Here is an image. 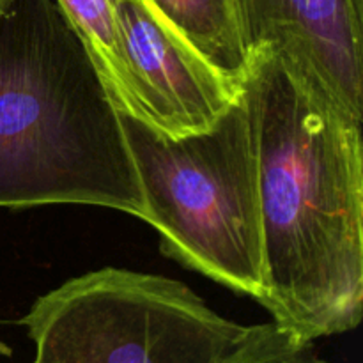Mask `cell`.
Masks as SVG:
<instances>
[{
	"instance_id": "1",
	"label": "cell",
	"mask_w": 363,
	"mask_h": 363,
	"mask_svg": "<svg viewBox=\"0 0 363 363\" xmlns=\"http://www.w3.org/2000/svg\"><path fill=\"white\" fill-rule=\"evenodd\" d=\"M243 98L257 152V303L301 344L351 332L363 315L362 121L272 48L252 53Z\"/></svg>"
},
{
	"instance_id": "2",
	"label": "cell",
	"mask_w": 363,
	"mask_h": 363,
	"mask_svg": "<svg viewBox=\"0 0 363 363\" xmlns=\"http://www.w3.org/2000/svg\"><path fill=\"white\" fill-rule=\"evenodd\" d=\"M85 204L145 218L137 170L87 46L57 0L0 14V208Z\"/></svg>"
},
{
	"instance_id": "3",
	"label": "cell",
	"mask_w": 363,
	"mask_h": 363,
	"mask_svg": "<svg viewBox=\"0 0 363 363\" xmlns=\"http://www.w3.org/2000/svg\"><path fill=\"white\" fill-rule=\"evenodd\" d=\"M160 248L243 296L262 291V234L254 126L243 94L211 128L170 137L119 110Z\"/></svg>"
},
{
	"instance_id": "4",
	"label": "cell",
	"mask_w": 363,
	"mask_h": 363,
	"mask_svg": "<svg viewBox=\"0 0 363 363\" xmlns=\"http://www.w3.org/2000/svg\"><path fill=\"white\" fill-rule=\"evenodd\" d=\"M21 325L32 363H220L247 330L183 282L121 268L67 280Z\"/></svg>"
},
{
	"instance_id": "5",
	"label": "cell",
	"mask_w": 363,
	"mask_h": 363,
	"mask_svg": "<svg viewBox=\"0 0 363 363\" xmlns=\"http://www.w3.org/2000/svg\"><path fill=\"white\" fill-rule=\"evenodd\" d=\"M140 121L170 137L211 128L243 91L195 53L149 0H113Z\"/></svg>"
},
{
	"instance_id": "6",
	"label": "cell",
	"mask_w": 363,
	"mask_h": 363,
	"mask_svg": "<svg viewBox=\"0 0 363 363\" xmlns=\"http://www.w3.org/2000/svg\"><path fill=\"white\" fill-rule=\"evenodd\" d=\"M248 55L272 48L363 121V0H233Z\"/></svg>"
},
{
	"instance_id": "7",
	"label": "cell",
	"mask_w": 363,
	"mask_h": 363,
	"mask_svg": "<svg viewBox=\"0 0 363 363\" xmlns=\"http://www.w3.org/2000/svg\"><path fill=\"white\" fill-rule=\"evenodd\" d=\"M165 23L230 85L243 91L250 69L233 0H149Z\"/></svg>"
},
{
	"instance_id": "8",
	"label": "cell",
	"mask_w": 363,
	"mask_h": 363,
	"mask_svg": "<svg viewBox=\"0 0 363 363\" xmlns=\"http://www.w3.org/2000/svg\"><path fill=\"white\" fill-rule=\"evenodd\" d=\"M87 46L117 108L140 119V106L124 57L113 0H57Z\"/></svg>"
},
{
	"instance_id": "9",
	"label": "cell",
	"mask_w": 363,
	"mask_h": 363,
	"mask_svg": "<svg viewBox=\"0 0 363 363\" xmlns=\"http://www.w3.org/2000/svg\"><path fill=\"white\" fill-rule=\"evenodd\" d=\"M220 363H328L275 323L247 326L240 342Z\"/></svg>"
},
{
	"instance_id": "10",
	"label": "cell",
	"mask_w": 363,
	"mask_h": 363,
	"mask_svg": "<svg viewBox=\"0 0 363 363\" xmlns=\"http://www.w3.org/2000/svg\"><path fill=\"white\" fill-rule=\"evenodd\" d=\"M9 4H11V0H0V14L6 11V7L9 6Z\"/></svg>"
}]
</instances>
